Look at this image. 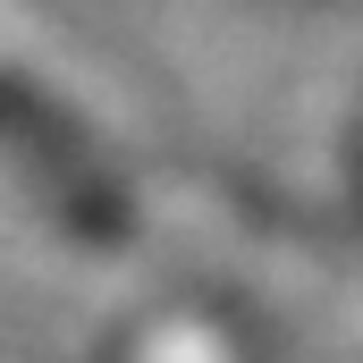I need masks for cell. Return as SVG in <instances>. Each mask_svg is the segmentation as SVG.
<instances>
[{
  "instance_id": "cell-1",
  "label": "cell",
  "mask_w": 363,
  "mask_h": 363,
  "mask_svg": "<svg viewBox=\"0 0 363 363\" xmlns=\"http://www.w3.org/2000/svg\"><path fill=\"white\" fill-rule=\"evenodd\" d=\"M0 152L26 169V186H34L68 228H85V237H127V228H135L127 194H118L110 169L77 144V127H60L34 93L9 85V77H0Z\"/></svg>"
}]
</instances>
